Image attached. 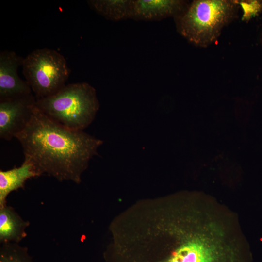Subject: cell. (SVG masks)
Here are the masks:
<instances>
[{"label":"cell","instance_id":"3957f363","mask_svg":"<svg viewBox=\"0 0 262 262\" xmlns=\"http://www.w3.org/2000/svg\"><path fill=\"white\" fill-rule=\"evenodd\" d=\"M237 7L231 0H194L174 18L177 31L190 42L206 46L217 39L233 17Z\"/></svg>","mask_w":262,"mask_h":262},{"label":"cell","instance_id":"8992f818","mask_svg":"<svg viewBox=\"0 0 262 262\" xmlns=\"http://www.w3.org/2000/svg\"><path fill=\"white\" fill-rule=\"evenodd\" d=\"M24 58L12 51L0 53V100L14 98L32 93L26 81L21 80L17 69Z\"/></svg>","mask_w":262,"mask_h":262},{"label":"cell","instance_id":"52a82bcc","mask_svg":"<svg viewBox=\"0 0 262 262\" xmlns=\"http://www.w3.org/2000/svg\"><path fill=\"white\" fill-rule=\"evenodd\" d=\"M187 2L178 0H133L131 19L135 21H160L175 18L188 6Z\"/></svg>","mask_w":262,"mask_h":262},{"label":"cell","instance_id":"277c9868","mask_svg":"<svg viewBox=\"0 0 262 262\" xmlns=\"http://www.w3.org/2000/svg\"><path fill=\"white\" fill-rule=\"evenodd\" d=\"M23 73L36 99L52 95L66 84L70 69L64 56L48 48L36 49L24 58Z\"/></svg>","mask_w":262,"mask_h":262},{"label":"cell","instance_id":"5b68a950","mask_svg":"<svg viewBox=\"0 0 262 262\" xmlns=\"http://www.w3.org/2000/svg\"><path fill=\"white\" fill-rule=\"evenodd\" d=\"M36 98L32 93L0 100V137L10 140L21 132L31 121Z\"/></svg>","mask_w":262,"mask_h":262},{"label":"cell","instance_id":"8fae6325","mask_svg":"<svg viewBox=\"0 0 262 262\" xmlns=\"http://www.w3.org/2000/svg\"><path fill=\"white\" fill-rule=\"evenodd\" d=\"M0 262H34L28 248L18 243L1 244Z\"/></svg>","mask_w":262,"mask_h":262},{"label":"cell","instance_id":"ba28073f","mask_svg":"<svg viewBox=\"0 0 262 262\" xmlns=\"http://www.w3.org/2000/svg\"><path fill=\"white\" fill-rule=\"evenodd\" d=\"M33 165L25 160L21 165L7 170H0V207L7 205V198L12 192L24 188L26 181L39 177Z\"/></svg>","mask_w":262,"mask_h":262},{"label":"cell","instance_id":"30bf717a","mask_svg":"<svg viewBox=\"0 0 262 262\" xmlns=\"http://www.w3.org/2000/svg\"><path fill=\"white\" fill-rule=\"evenodd\" d=\"M133 0H90L91 9L106 19L118 21L131 19Z\"/></svg>","mask_w":262,"mask_h":262},{"label":"cell","instance_id":"7c38bea8","mask_svg":"<svg viewBox=\"0 0 262 262\" xmlns=\"http://www.w3.org/2000/svg\"><path fill=\"white\" fill-rule=\"evenodd\" d=\"M243 10L242 20L248 21L255 17L262 10V2L259 0L242 1L240 2Z\"/></svg>","mask_w":262,"mask_h":262},{"label":"cell","instance_id":"7a4b0ae2","mask_svg":"<svg viewBox=\"0 0 262 262\" xmlns=\"http://www.w3.org/2000/svg\"><path fill=\"white\" fill-rule=\"evenodd\" d=\"M36 105L52 120L77 131L87 128L99 108L95 89L85 82L65 85L52 95L36 99Z\"/></svg>","mask_w":262,"mask_h":262},{"label":"cell","instance_id":"6da1fadb","mask_svg":"<svg viewBox=\"0 0 262 262\" xmlns=\"http://www.w3.org/2000/svg\"><path fill=\"white\" fill-rule=\"evenodd\" d=\"M24 160L40 176L79 184L90 160L103 142L83 131L67 128L52 120L36 106L31 121L15 137Z\"/></svg>","mask_w":262,"mask_h":262},{"label":"cell","instance_id":"9c48e42d","mask_svg":"<svg viewBox=\"0 0 262 262\" xmlns=\"http://www.w3.org/2000/svg\"><path fill=\"white\" fill-rule=\"evenodd\" d=\"M30 222L24 220L15 209L6 205L0 207V243H19L27 235Z\"/></svg>","mask_w":262,"mask_h":262}]
</instances>
